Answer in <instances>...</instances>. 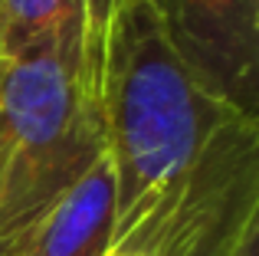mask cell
<instances>
[{
  "label": "cell",
  "instance_id": "obj_2",
  "mask_svg": "<svg viewBox=\"0 0 259 256\" xmlns=\"http://www.w3.org/2000/svg\"><path fill=\"white\" fill-rule=\"evenodd\" d=\"M102 154L79 0L50 43L0 63V240L30 233Z\"/></svg>",
  "mask_w": 259,
  "mask_h": 256
},
{
  "label": "cell",
  "instance_id": "obj_5",
  "mask_svg": "<svg viewBox=\"0 0 259 256\" xmlns=\"http://www.w3.org/2000/svg\"><path fill=\"white\" fill-rule=\"evenodd\" d=\"M79 10V0H0V63L50 43Z\"/></svg>",
  "mask_w": 259,
  "mask_h": 256
},
{
  "label": "cell",
  "instance_id": "obj_4",
  "mask_svg": "<svg viewBox=\"0 0 259 256\" xmlns=\"http://www.w3.org/2000/svg\"><path fill=\"white\" fill-rule=\"evenodd\" d=\"M115 224V174L102 154L33 227L23 256H108Z\"/></svg>",
  "mask_w": 259,
  "mask_h": 256
},
{
  "label": "cell",
  "instance_id": "obj_9",
  "mask_svg": "<svg viewBox=\"0 0 259 256\" xmlns=\"http://www.w3.org/2000/svg\"><path fill=\"white\" fill-rule=\"evenodd\" d=\"M108 256H115V253H108Z\"/></svg>",
  "mask_w": 259,
  "mask_h": 256
},
{
  "label": "cell",
  "instance_id": "obj_3",
  "mask_svg": "<svg viewBox=\"0 0 259 256\" xmlns=\"http://www.w3.org/2000/svg\"><path fill=\"white\" fill-rule=\"evenodd\" d=\"M174 53L210 92L259 115V0H151Z\"/></svg>",
  "mask_w": 259,
  "mask_h": 256
},
{
  "label": "cell",
  "instance_id": "obj_7",
  "mask_svg": "<svg viewBox=\"0 0 259 256\" xmlns=\"http://www.w3.org/2000/svg\"><path fill=\"white\" fill-rule=\"evenodd\" d=\"M33 233V230H30ZM30 233H23V237H17V240H0V256H17L20 253V246L26 243V237Z\"/></svg>",
  "mask_w": 259,
  "mask_h": 256
},
{
  "label": "cell",
  "instance_id": "obj_8",
  "mask_svg": "<svg viewBox=\"0 0 259 256\" xmlns=\"http://www.w3.org/2000/svg\"><path fill=\"white\" fill-rule=\"evenodd\" d=\"M26 240H30V237H26ZM23 250H26V243H23V246H20V253H17V256H23Z\"/></svg>",
  "mask_w": 259,
  "mask_h": 256
},
{
  "label": "cell",
  "instance_id": "obj_6",
  "mask_svg": "<svg viewBox=\"0 0 259 256\" xmlns=\"http://www.w3.org/2000/svg\"><path fill=\"white\" fill-rule=\"evenodd\" d=\"M233 256H259V227H256V230H249L246 237H243V243L236 246Z\"/></svg>",
  "mask_w": 259,
  "mask_h": 256
},
{
  "label": "cell",
  "instance_id": "obj_1",
  "mask_svg": "<svg viewBox=\"0 0 259 256\" xmlns=\"http://www.w3.org/2000/svg\"><path fill=\"white\" fill-rule=\"evenodd\" d=\"M115 256H233L259 227V115L184 66L151 0H82Z\"/></svg>",
  "mask_w": 259,
  "mask_h": 256
}]
</instances>
